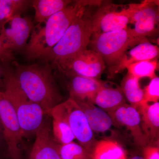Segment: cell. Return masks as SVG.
<instances>
[{
  "instance_id": "10",
  "label": "cell",
  "mask_w": 159,
  "mask_h": 159,
  "mask_svg": "<svg viewBox=\"0 0 159 159\" xmlns=\"http://www.w3.org/2000/svg\"><path fill=\"white\" fill-rule=\"evenodd\" d=\"M102 5V4H101ZM93 15V34L119 31L126 29L130 22V11L128 6L121 10L114 9L112 4L102 5Z\"/></svg>"
},
{
  "instance_id": "7",
  "label": "cell",
  "mask_w": 159,
  "mask_h": 159,
  "mask_svg": "<svg viewBox=\"0 0 159 159\" xmlns=\"http://www.w3.org/2000/svg\"><path fill=\"white\" fill-rule=\"evenodd\" d=\"M0 122L7 146L6 159H23V137L12 104L0 90Z\"/></svg>"
},
{
  "instance_id": "9",
  "label": "cell",
  "mask_w": 159,
  "mask_h": 159,
  "mask_svg": "<svg viewBox=\"0 0 159 159\" xmlns=\"http://www.w3.org/2000/svg\"><path fill=\"white\" fill-rule=\"evenodd\" d=\"M33 28L29 18L17 15L0 25V38L6 48L18 51L25 47Z\"/></svg>"
},
{
  "instance_id": "19",
  "label": "cell",
  "mask_w": 159,
  "mask_h": 159,
  "mask_svg": "<svg viewBox=\"0 0 159 159\" xmlns=\"http://www.w3.org/2000/svg\"><path fill=\"white\" fill-rule=\"evenodd\" d=\"M91 156L92 159H127L125 151L121 145L110 140L97 141Z\"/></svg>"
},
{
  "instance_id": "8",
  "label": "cell",
  "mask_w": 159,
  "mask_h": 159,
  "mask_svg": "<svg viewBox=\"0 0 159 159\" xmlns=\"http://www.w3.org/2000/svg\"><path fill=\"white\" fill-rule=\"evenodd\" d=\"M56 68L61 73H70L100 79L106 66L98 53L87 48Z\"/></svg>"
},
{
  "instance_id": "28",
  "label": "cell",
  "mask_w": 159,
  "mask_h": 159,
  "mask_svg": "<svg viewBox=\"0 0 159 159\" xmlns=\"http://www.w3.org/2000/svg\"><path fill=\"white\" fill-rule=\"evenodd\" d=\"M14 59L12 52L6 48L0 38V61L6 64Z\"/></svg>"
},
{
  "instance_id": "26",
  "label": "cell",
  "mask_w": 159,
  "mask_h": 159,
  "mask_svg": "<svg viewBox=\"0 0 159 159\" xmlns=\"http://www.w3.org/2000/svg\"><path fill=\"white\" fill-rule=\"evenodd\" d=\"M158 21L152 19L140 20L134 24L132 29L135 36L147 39V37L152 36L156 33Z\"/></svg>"
},
{
  "instance_id": "23",
  "label": "cell",
  "mask_w": 159,
  "mask_h": 159,
  "mask_svg": "<svg viewBox=\"0 0 159 159\" xmlns=\"http://www.w3.org/2000/svg\"><path fill=\"white\" fill-rule=\"evenodd\" d=\"M159 67L157 59L144 61L132 64L126 67L129 74L140 79L142 78L152 79L156 76V71Z\"/></svg>"
},
{
  "instance_id": "21",
  "label": "cell",
  "mask_w": 159,
  "mask_h": 159,
  "mask_svg": "<svg viewBox=\"0 0 159 159\" xmlns=\"http://www.w3.org/2000/svg\"><path fill=\"white\" fill-rule=\"evenodd\" d=\"M139 80L127 73L122 79L120 86L129 105L136 109L143 102L144 97Z\"/></svg>"
},
{
  "instance_id": "15",
  "label": "cell",
  "mask_w": 159,
  "mask_h": 159,
  "mask_svg": "<svg viewBox=\"0 0 159 159\" xmlns=\"http://www.w3.org/2000/svg\"><path fill=\"white\" fill-rule=\"evenodd\" d=\"M158 47L149 42L141 43L127 51L119 62L116 71V74L125 70L132 64L157 59L159 57Z\"/></svg>"
},
{
  "instance_id": "22",
  "label": "cell",
  "mask_w": 159,
  "mask_h": 159,
  "mask_svg": "<svg viewBox=\"0 0 159 159\" xmlns=\"http://www.w3.org/2000/svg\"><path fill=\"white\" fill-rule=\"evenodd\" d=\"M31 2L27 0H0V25L14 16L20 15Z\"/></svg>"
},
{
  "instance_id": "6",
  "label": "cell",
  "mask_w": 159,
  "mask_h": 159,
  "mask_svg": "<svg viewBox=\"0 0 159 159\" xmlns=\"http://www.w3.org/2000/svg\"><path fill=\"white\" fill-rule=\"evenodd\" d=\"M48 115L52 119L66 122L80 145L91 154L97 141L85 115L76 101L69 97L49 111Z\"/></svg>"
},
{
  "instance_id": "31",
  "label": "cell",
  "mask_w": 159,
  "mask_h": 159,
  "mask_svg": "<svg viewBox=\"0 0 159 159\" xmlns=\"http://www.w3.org/2000/svg\"><path fill=\"white\" fill-rule=\"evenodd\" d=\"M3 89V81L2 76V68L0 66V90H2Z\"/></svg>"
},
{
  "instance_id": "32",
  "label": "cell",
  "mask_w": 159,
  "mask_h": 159,
  "mask_svg": "<svg viewBox=\"0 0 159 159\" xmlns=\"http://www.w3.org/2000/svg\"><path fill=\"white\" fill-rule=\"evenodd\" d=\"M129 159H144L143 157L139 155H134L132 156Z\"/></svg>"
},
{
  "instance_id": "4",
  "label": "cell",
  "mask_w": 159,
  "mask_h": 159,
  "mask_svg": "<svg viewBox=\"0 0 159 159\" xmlns=\"http://www.w3.org/2000/svg\"><path fill=\"white\" fill-rule=\"evenodd\" d=\"M93 15L86 10L70 26L44 59L57 67L87 49L93 32Z\"/></svg>"
},
{
  "instance_id": "24",
  "label": "cell",
  "mask_w": 159,
  "mask_h": 159,
  "mask_svg": "<svg viewBox=\"0 0 159 159\" xmlns=\"http://www.w3.org/2000/svg\"><path fill=\"white\" fill-rule=\"evenodd\" d=\"M51 119L52 135L55 142L60 145L73 142L76 138L69 125L61 120Z\"/></svg>"
},
{
  "instance_id": "3",
  "label": "cell",
  "mask_w": 159,
  "mask_h": 159,
  "mask_svg": "<svg viewBox=\"0 0 159 159\" xmlns=\"http://www.w3.org/2000/svg\"><path fill=\"white\" fill-rule=\"evenodd\" d=\"M2 90L15 111L23 138L35 136L47 115L40 106L26 96L11 70L2 68Z\"/></svg>"
},
{
  "instance_id": "12",
  "label": "cell",
  "mask_w": 159,
  "mask_h": 159,
  "mask_svg": "<svg viewBox=\"0 0 159 159\" xmlns=\"http://www.w3.org/2000/svg\"><path fill=\"white\" fill-rule=\"evenodd\" d=\"M108 114L114 125L125 126L129 131L137 146L143 148L148 145V140L142 131L140 114L136 109L126 103Z\"/></svg>"
},
{
  "instance_id": "13",
  "label": "cell",
  "mask_w": 159,
  "mask_h": 159,
  "mask_svg": "<svg viewBox=\"0 0 159 159\" xmlns=\"http://www.w3.org/2000/svg\"><path fill=\"white\" fill-rule=\"evenodd\" d=\"M61 74L68 79L66 86L70 98L75 101H84L94 104L97 93L107 83L100 79L82 77L70 73Z\"/></svg>"
},
{
  "instance_id": "30",
  "label": "cell",
  "mask_w": 159,
  "mask_h": 159,
  "mask_svg": "<svg viewBox=\"0 0 159 159\" xmlns=\"http://www.w3.org/2000/svg\"><path fill=\"white\" fill-rule=\"evenodd\" d=\"M7 146L1 122H0V159H6Z\"/></svg>"
},
{
  "instance_id": "27",
  "label": "cell",
  "mask_w": 159,
  "mask_h": 159,
  "mask_svg": "<svg viewBox=\"0 0 159 159\" xmlns=\"http://www.w3.org/2000/svg\"><path fill=\"white\" fill-rule=\"evenodd\" d=\"M144 97L142 102H158L159 99V77L156 76L143 89Z\"/></svg>"
},
{
  "instance_id": "29",
  "label": "cell",
  "mask_w": 159,
  "mask_h": 159,
  "mask_svg": "<svg viewBox=\"0 0 159 159\" xmlns=\"http://www.w3.org/2000/svg\"><path fill=\"white\" fill-rule=\"evenodd\" d=\"M144 159H159V146L148 145L143 148Z\"/></svg>"
},
{
  "instance_id": "11",
  "label": "cell",
  "mask_w": 159,
  "mask_h": 159,
  "mask_svg": "<svg viewBox=\"0 0 159 159\" xmlns=\"http://www.w3.org/2000/svg\"><path fill=\"white\" fill-rule=\"evenodd\" d=\"M51 117L46 115L42 124L35 134V140L29 159H61L59 144L55 142L51 130Z\"/></svg>"
},
{
  "instance_id": "20",
  "label": "cell",
  "mask_w": 159,
  "mask_h": 159,
  "mask_svg": "<svg viewBox=\"0 0 159 159\" xmlns=\"http://www.w3.org/2000/svg\"><path fill=\"white\" fill-rule=\"evenodd\" d=\"M130 11L129 24H134L140 20L152 19L159 21V1L146 0L139 4L128 6Z\"/></svg>"
},
{
  "instance_id": "2",
  "label": "cell",
  "mask_w": 159,
  "mask_h": 159,
  "mask_svg": "<svg viewBox=\"0 0 159 159\" xmlns=\"http://www.w3.org/2000/svg\"><path fill=\"white\" fill-rule=\"evenodd\" d=\"M13 65L12 73L20 88L31 101L42 108L46 115L63 102L51 65H22L14 62Z\"/></svg>"
},
{
  "instance_id": "17",
  "label": "cell",
  "mask_w": 159,
  "mask_h": 159,
  "mask_svg": "<svg viewBox=\"0 0 159 159\" xmlns=\"http://www.w3.org/2000/svg\"><path fill=\"white\" fill-rule=\"evenodd\" d=\"M107 83L97 93L94 104L108 113L116 110L127 102L120 86H108Z\"/></svg>"
},
{
  "instance_id": "18",
  "label": "cell",
  "mask_w": 159,
  "mask_h": 159,
  "mask_svg": "<svg viewBox=\"0 0 159 159\" xmlns=\"http://www.w3.org/2000/svg\"><path fill=\"white\" fill-rule=\"evenodd\" d=\"M73 2L70 0H34L31 5L34 10V21L38 24L45 22L49 18L62 10Z\"/></svg>"
},
{
  "instance_id": "1",
  "label": "cell",
  "mask_w": 159,
  "mask_h": 159,
  "mask_svg": "<svg viewBox=\"0 0 159 159\" xmlns=\"http://www.w3.org/2000/svg\"><path fill=\"white\" fill-rule=\"evenodd\" d=\"M101 1L77 0L53 15L43 23L33 28L29 42L25 47L29 60L44 59L61 39L74 21L82 15L89 7L100 6Z\"/></svg>"
},
{
  "instance_id": "25",
  "label": "cell",
  "mask_w": 159,
  "mask_h": 159,
  "mask_svg": "<svg viewBox=\"0 0 159 159\" xmlns=\"http://www.w3.org/2000/svg\"><path fill=\"white\" fill-rule=\"evenodd\" d=\"M59 153L61 159H92L85 148L74 142L59 145Z\"/></svg>"
},
{
  "instance_id": "14",
  "label": "cell",
  "mask_w": 159,
  "mask_h": 159,
  "mask_svg": "<svg viewBox=\"0 0 159 159\" xmlns=\"http://www.w3.org/2000/svg\"><path fill=\"white\" fill-rule=\"evenodd\" d=\"M137 110L140 114L141 127L148 145L159 146V102L152 104L142 102Z\"/></svg>"
},
{
  "instance_id": "16",
  "label": "cell",
  "mask_w": 159,
  "mask_h": 159,
  "mask_svg": "<svg viewBox=\"0 0 159 159\" xmlns=\"http://www.w3.org/2000/svg\"><path fill=\"white\" fill-rule=\"evenodd\" d=\"M85 115L90 127L95 132L105 133L114 125L108 113L92 102L76 101Z\"/></svg>"
},
{
  "instance_id": "5",
  "label": "cell",
  "mask_w": 159,
  "mask_h": 159,
  "mask_svg": "<svg viewBox=\"0 0 159 159\" xmlns=\"http://www.w3.org/2000/svg\"><path fill=\"white\" fill-rule=\"evenodd\" d=\"M149 42L148 39L135 36L130 28L93 34L89 46L102 57L107 67L110 77L116 75L120 61L129 48Z\"/></svg>"
}]
</instances>
